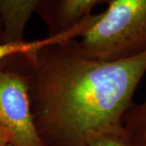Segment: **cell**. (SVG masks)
Here are the masks:
<instances>
[{
	"label": "cell",
	"mask_w": 146,
	"mask_h": 146,
	"mask_svg": "<svg viewBox=\"0 0 146 146\" xmlns=\"http://www.w3.org/2000/svg\"><path fill=\"white\" fill-rule=\"evenodd\" d=\"M21 57L35 125L47 146H85L109 133L126 136L123 118L146 73V52L100 62L82 55L74 40Z\"/></svg>",
	"instance_id": "obj_1"
},
{
	"label": "cell",
	"mask_w": 146,
	"mask_h": 146,
	"mask_svg": "<svg viewBox=\"0 0 146 146\" xmlns=\"http://www.w3.org/2000/svg\"><path fill=\"white\" fill-rule=\"evenodd\" d=\"M75 45L84 57L111 63L146 52V0H108Z\"/></svg>",
	"instance_id": "obj_2"
},
{
	"label": "cell",
	"mask_w": 146,
	"mask_h": 146,
	"mask_svg": "<svg viewBox=\"0 0 146 146\" xmlns=\"http://www.w3.org/2000/svg\"><path fill=\"white\" fill-rule=\"evenodd\" d=\"M7 59L0 63V127L9 134L11 146H47L32 113L26 71L11 68Z\"/></svg>",
	"instance_id": "obj_3"
},
{
	"label": "cell",
	"mask_w": 146,
	"mask_h": 146,
	"mask_svg": "<svg viewBox=\"0 0 146 146\" xmlns=\"http://www.w3.org/2000/svg\"><path fill=\"white\" fill-rule=\"evenodd\" d=\"M102 0H40L37 13L47 28L48 36L72 29L91 15Z\"/></svg>",
	"instance_id": "obj_4"
},
{
	"label": "cell",
	"mask_w": 146,
	"mask_h": 146,
	"mask_svg": "<svg viewBox=\"0 0 146 146\" xmlns=\"http://www.w3.org/2000/svg\"><path fill=\"white\" fill-rule=\"evenodd\" d=\"M40 0H0V33L4 43H21L28 21Z\"/></svg>",
	"instance_id": "obj_5"
},
{
	"label": "cell",
	"mask_w": 146,
	"mask_h": 146,
	"mask_svg": "<svg viewBox=\"0 0 146 146\" xmlns=\"http://www.w3.org/2000/svg\"><path fill=\"white\" fill-rule=\"evenodd\" d=\"M97 18V15H90L79 23L76 26L68 31L54 36H47L44 39L25 42L21 43L0 42V63L7 58L16 55H28L43 47L53 44H63L76 40L86 31Z\"/></svg>",
	"instance_id": "obj_6"
},
{
	"label": "cell",
	"mask_w": 146,
	"mask_h": 146,
	"mask_svg": "<svg viewBox=\"0 0 146 146\" xmlns=\"http://www.w3.org/2000/svg\"><path fill=\"white\" fill-rule=\"evenodd\" d=\"M126 138L131 146H146V98L132 104L123 118Z\"/></svg>",
	"instance_id": "obj_7"
},
{
	"label": "cell",
	"mask_w": 146,
	"mask_h": 146,
	"mask_svg": "<svg viewBox=\"0 0 146 146\" xmlns=\"http://www.w3.org/2000/svg\"><path fill=\"white\" fill-rule=\"evenodd\" d=\"M85 146H131L126 136L117 134H103L94 138Z\"/></svg>",
	"instance_id": "obj_8"
},
{
	"label": "cell",
	"mask_w": 146,
	"mask_h": 146,
	"mask_svg": "<svg viewBox=\"0 0 146 146\" xmlns=\"http://www.w3.org/2000/svg\"><path fill=\"white\" fill-rule=\"evenodd\" d=\"M10 145V136L7 131L0 127V146H7Z\"/></svg>",
	"instance_id": "obj_9"
},
{
	"label": "cell",
	"mask_w": 146,
	"mask_h": 146,
	"mask_svg": "<svg viewBox=\"0 0 146 146\" xmlns=\"http://www.w3.org/2000/svg\"><path fill=\"white\" fill-rule=\"evenodd\" d=\"M0 42H3V41H2V37H1V33H0Z\"/></svg>",
	"instance_id": "obj_10"
},
{
	"label": "cell",
	"mask_w": 146,
	"mask_h": 146,
	"mask_svg": "<svg viewBox=\"0 0 146 146\" xmlns=\"http://www.w3.org/2000/svg\"><path fill=\"white\" fill-rule=\"evenodd\" d=\"M7 146H11V145H7Z\"/></svg>",
	"instance_id": "obj_11"
}]
</instances>
